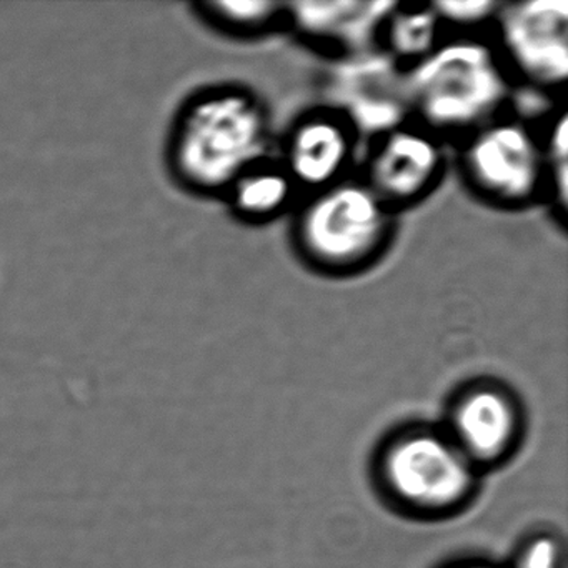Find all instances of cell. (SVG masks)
I'll return each mask as SVG.
<instances>
[{"label": "cell", "mask_w": 568, "mask_h": 568, "mask_svg": "<svg viewBox=\"0 0 568 568\" xmlns=\"http://www.w3.org/2000/svg\"><path fill=\"white\" fill-rule=\"evenodd\" d=\"M272 154V115L264 99L241 84L204 85L172 115L164 165L179 191L222 201L248 169Z\"/></svg>", "instance_id": "obj_1"}, {"label": "cell", "mask_w": 568, "mask_h": 568, "mask_svg": "<svg viewBox=\"0 0 568 568\" xmlns=\"http://www.w3.org/2000/svg\"><path fill=\"white\" fill-rule=\"evenodd\" d=\"M514 79L491 39L445 36L417 64L404 69V95L412 121L438 138H467L505 114Z\"/></svg>", "instance_id": "obj_2"}, {"label": "cell", "mask_w": 568, "mask_h": 568, "mask_svg": "<svg viewBox=\"0 0 568 568\" xmlns=\"http://www.w3.org/2000/svg\"><path fill=\"white\" fill-rule=\"evenodd\" d=\"M378 494L398 514L442 520L475 500L481 471L442 425H402L378 445L374 457Z\"/></svg>", "instance_id": "obj_3"}, {"label": "cell", "mask_w": 568, "mask_h": 568, "mask_svg": "<svg viewBox=\"0 0 568 568\" xmlns=\"http://www.w3.org/2000/svg\"><path fill=\"white\" fill-rule=\"evenodd\" d=\"M397 215L361 175H351L295 205L292 245L317 274L352 277L384 257Z\"/></svg>", "instance_id": "obj_4"}, {"label": "cell", "mask_w": 568, "mask_h": 568, "mask_svg": "<svg viewBox=\"0 0 568 568\" xmlns=\"http://www.w3.org/2000/svg\"><path fill=\"white\" fill-rule=\"evenodd\" d=\"M458 168L468 191L498 211H525L545 202L544 139L507 112L462 139Z\"/></svg>", "instance_id": "obj_5"}, {"label": "cell", "mask_w": 568, "mask_h": 568, "mask_svg": "<svg viewBox=\"0 0 568 568\" xmlns=\"http://www.w3.org/2000/svg\"><path fill=\"white\" fill-rule=\"evenodd\" d=\"M495 48L511 79L541 94L564 92L568 81L567 0H501Z\"/></svg>", "instance_id": "obj_6"}, {"label": "cell", "mask_w": 568, "mask_h": 568, "mask_svg": "<svg viewBox=\"0 0 568 568\" xmlns=\"http://www.w3.org/2000/svg\"><path fill=\"white\" fill-rule=\"evenodd\" d=\"M525 424L524 405L508 385L495 378H477L452 395L440 425L485 474L517 454Z\"/></svg>", "instance_id": "obj_7"}, {"label": "cell", "mask_w": 568, "mask_h": 568, "mask_svg": "<svg viewBox=\"0 0 568 568\" xmlns=\"http://www.w3.org/2000/svg\"><path fill=\"white\" fill-rule=\"evenodd\" d=\"M445 169L444 139L408 119L371 139L358 175L398 214L434 194Z\"/></svg>", "instance_id": "obj_8"}, {"label": "cell", "mask_w": 568, "mask_h": 568, "mask_svg": "<svg viewBox=\"0 0 568 568\" xmlns=\"http://www.w3.org/2000/svg\"><path fill=\"white\" fill-rule=\"evenodd\" d=\"M361 142L352 122L325 104L292 122L282 139L277 159L298 192L308 195L354 175L352 169Z\"/></svg>", "instance_id": "obj_9"}, {"label": "cell", "mask_w": 568, "mask_h": 568, "mask_svg": "<svg viewBox=\"0 0 568 568\" xmlns=\"http://www.w3.org/2000/svg\"><path fill=\"white\" fill-rule=\"evenodd\" d=\"M395 0H297L287 2V29L302 42L348 59L377 51L382 26Z\"/></svg>", "instance_id": "obj_10"}, {"label": "cell", "mask_w": 568, "mask_h": 568, "mask_svg": "<svg viewBox=\"0 0 568 568\" xmlns=\"http://www.w3.org/2000/svg\"><path fill=\"white\" fill-rule=\"evenodd\" d=\"M297 185L287 174L277 155H271L245 171L231 185L221 202L235 221L242 224L264 225L294 212Z\"/></svg>", "instance_id": "obj_11"}, {"label": "cell", "mask_w": 568, "mask_h": 568, "mask_svg": "<svg viewBox=\"0 0 568 568\" xmlns=\"http://www.w3.org/2000/svg\"><path fill=\"white\" fill-rule=\"evenodd\" d=\"M447 36L430 2H400L382 26L378 49L404 71L427 58Z\"/></svg>", "instance_id": "obj_12"}, {"label": "cell", "mask_w": 568, "mask_h": 568, "mask_svg": "<svg viewBox=\"0 0 568 568\" xmlns=\"http://www.w3.org/2000/svg\"><path fill=\"white\" fill-rule=\"evenodd\" d=\"M191 14L212 32L234 39H258L287 29V2L278 0H199Z\"/></svg>", "instance_id": "obj_13"}, {"label": "cell", "mask_w": 568, "mask_h": 568, "mask_svg": "<svg viewBox=\"0 0 568 568\" xmlns=\"http://www.w3.org/2000/svg\"><path fill=\"white\" fill-rule=\"evenodd\" d=\"M541 139L547 171L545 202L565 229L568 224V115L565 109L551 118Z\"/></svg>", "instance_id": "obj_14"}, {"label": "cell", "mask_w": 568, "mask_h": 568, "mask_svg": "<svg viewBox=\"0 0 568 568\" xmlns=\"http://www.w3.org/2000/svg\"><path fill=\"white\" fill-rule=\"evenodd\" d=\"M435 14L440 19L445 32L454 29V34H477L480 28H490L497 16V0H437L430 2Z\"/></svg>", "instance_id": "obj_15"}, {"label": "cell", "mask_w": 568, "mask_h": 568, "mask_svg": "<svg viewBox=\"0 0 568 568\" xmlns=\"http://www.w3.org/2000/svg\"><path fill=\"white\" fill-rule=\"evenodd\" d=\"M507 568H565L564 541L554 531H535L518 545Z\"/></svg>", "instance_id": "obj_16"}, {"label": "cell", "mask_w": 568, "mask_h": 568, "mask_svg": "<svg viewBox=\"0 0 568 568\" xmlns=\"http://www.w3.org/2000/svg\"><path fill=\"white\" fill-rule=\"evenodd\" d=\"M442 568H498L497 565L490 564L481 558H462V560L452 561Z\"/></svg>", "instance_id": "obj_17"}]
</instances>
